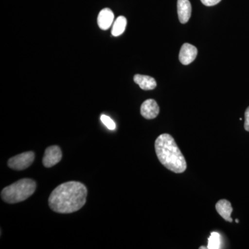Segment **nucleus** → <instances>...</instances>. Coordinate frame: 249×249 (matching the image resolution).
Instances as JSON below:
<instances>
[{
	"mask_svg": "<svg viewBox=\"0 0 249 249\" xmlns=\"http://www.w3.org/2000/svg\"><path fill=\"white\" fill-rule=\"evenodd\" d=\"M88 189L78 181L62 183L52 191L49 198V207L58 213H72L85 204Z\"/></svg>",
	"mask_w": 249,
	"mask_h": 249,
	"instance_id": "f257e3e1",
	"label": "nucleus"
},
{
	"mask_svg": "<svg viewBox=\"0 0 249 249\" xmlns=\"http://www.w3.org/2000/svg\"><path fill=\"white\" fill-rule=\"evenodd\" d=\"M155 147L159 160L167 169L175 173H182L186 170V160L171 135L160 134L156 140Z\"/></svg>",
	"mask_w": 249,
	"mask_h": 249,
	"instance_id": "f03ea898",
	"label": "nucleus"
},
{
	"mask_svg": "<svg viewBox=\"0 0 249 249\" xmlns=\"http://www.w3.org/2000/svg\"><path fill=\"white\" fill-rule=\"evenodd\" d=\"M36 183L31 178H22L1 191V197L5 202L16 204L26 200L35 193Z\"/></svg>",
	"mask_w": 249,
	"mask_h": 249,
	"instance_id": "7ed1b4c3",
	"label": "nucleus"
},
{
	"mask_svg": "<svg viewBox=\"0 0 249 249\" xmlns=\"http://www.w3.org/2000/svg\"><path fill=\"white\" fill-rule=\"evenodd\" d=\"M34 160H35L34 152H26L10 159L8 160V165L13 170H25L32 164Z\"/></svg>",
	"mask_w": 249,
	"mask_h": 249,
	"instance_id": "20e7f679",
	"label": "nucleus"
},
{
	"mask_svg": "<svg viewBox=\"0 0 249 249\" xmlns=\"http://www.w3.org/2000/svg\"><path fill=\"white\" fill-rule=\"evenodd\" d=\"M61 149L57 145L47 147L45 150L42 163L46 168H51L56 165L62 160Z\"/></svg>",
	"mask_w": 249,
	"mask_h": 249,
	"instance_id": "39448f33",
	"label": "nucleus"
},
{
	"mask_svg": "<svg viewBox=\"0 0 249 249\" xmlns=\"http://www.w3.org/2000/svg\"><path fill=\"white\" fill-rule=\"evenodd\" d=\"M197 53V49L195 46L189 43H185L180 49L178 58L183 65H190L196 60Z\"/></svg>",
	"mask_w": 249,
	"mask_h": 249,
	"instance_id": "423d86ee",
	"label": "nucleus"
},
{
	"mask_svg": "<svg viewBox=\"0 0 249 249\" xmlns=\"http://www.w3.org/2000/svg\"><path fill=\"white\" fill-rule=\"evenodd\" d=\"M141 114L145 119H155L160 114V107L155 100H146L142 105Z\"/></svg>",
	"mask_w": 249,
	"mask_h": 249,
	"instance_id": "0eeeda50",
	"label": "nucleus"
},
{
	"mask_svg": "<svg viewBox=\"0 0 249 249\" xmlns=\"http://www.w3.org/2000/svg\"><path fill=\"white\" fill-rule=\"evenodd\" d=\"M192 6L189 0H178V14L181 24H186L191 18Z\"/></svg>",
	"mask_w": 249,
	"mask_h": 249,
	"instance_id": "6e6552de",
	"label": "nucleus"
},
{
	"mask_svg": "<svg viewBox=\"0 0 249 249\" xmlns=\"http://www.w3.org/2000/svg\"><path fill=\"white\" fill-rule=\"evenodd\" d=\"M114 15L111 9L106 8L101 10L98 17V24L103 30H107L114 22Z\"/></svg>",
	"mask_w": 249,
	"mask_h": 249,
	"instance_id": "1a4fd4ad",
	"label": "nucleus"
},
{
	"mask_svg": "<svg viewBox=\"0 0 249 249\" xmlns=\"http://www.w3.org/2000/svg\"><path fill=\"white\" fill-rule=\"evenodd\" d=\"M215 208L218 213L220 214L226 221L229 222H232V218L231 217L232 212V208L231 202L226 199H222L216 204Z\"/></svg>",
	"mask_w": 249,
	"mask_h": 249,
	"instance_id": "9d476101",
	"label": "nucleus"
},
{
	"mask_svg": "<svg viewBox=\"0 0 249 249\" xmlns=\"http://www.w3.org/2000/svg\"><path fill=\"white\" fill-rule=\"evenodd\" d=\"M134 81L142 90H152L157 87V82L151 76L137 74L134 76Z\"/></svg>",
	"mask_w": 249,
	"mask_h": 249,
	"instance_id": "9b49d317",
	"label": "nucleus"
},
{
	"mask_svg": "<svg viewBox=\"0 0 249 249\" xmlns=\"http://www.w3.org/2000/svg\"><path fill=\"white\" fill-rule=\"evenodd\" d=\"M126 26H127L126 18L124 16H119L114 23L111 34L116 37L121 36L125 30Z\"/></svg>",
	"mask_w": 249,
	"mask_h": 249,
	"instance_id": "f8f14e48",
	"label": "nucleus"
},
{
	"mask_svg": "<svg viewBox=\"0 0 249 249\" xmlns=\"http://www.w3.org/2000/svg\"><path fill=\"white\" fill-rule=\"evenodd\" d=\"M221 248L220 235L217 232H211L209 238L207 249H219Z\"/></svg>",
	"mask_w": 249,
	"mask_h": 249,
	"instance_id": "ddd939ff",
	"label": "nucleus"
},
{
	"mask_svg": "<svg viewBox=\"0 0 249 249\" xmlns=\"http://www.w3.org/2000/svg\"><path fill=\"white\" fill-rule=\"evenodd\" d=\"M101 120L102 121L103 124L107 127L108 129H110V130H114L116 128V124L114 123V121L111 119L109 116L104 115H101Z\"/></svg>",
	"mask_w": 249,
	"mask_h": 249,
	"instance_id": "4468645a",
	"label": "nucleus"
},
{
	"mask_svg": "<svg viewBox=\"0 0 249 249\" xmlns=\"http://www.w3.org/2000/svg\"><path fill=\"white\" fill-rule=\"evenodd\" d=\"M222 0H201V3L206 6H213L219 4Z\"/></svg>",
	"mask_w": 249,
	"mask_h": 249,
	"instance_id": "2eb2a0df",
	"label": "nucleus"
},
{
	"mask_svg": "<svg viewBox=\"0 0 249 249\" xmlns=\"http://www.w3.org/2000/svg\"><path fill=\"white\" fill-rule=\"evenodd\" d=\"M245 128L247 132H249V107L245 111Z\"/></svg>",
	"mask_w": 249,
	"mask_h": 249,
	"instance_id": "dca6fc26",
	"label": "nucleus"
},
{
	"mask_svg": "<svg viewBox=\"0 0 249 249\" xmlns=\"http://www.w3.org/2000/svg\"><path fill=\"white\" fill-rule=\"evenodd\" d=\"M207 249V247H199V249Z\"/></svg>",
	"mask_w": 249,
	"mask_h": 249,
	"instance_id": "f3484780",
	"label": "nucleus"
},
{
	"mask_svg": "<svg viewBox=\"0 0 249 249\" xmlns=\"http://www.w3.org/2000/svg\"><path fill=\"white\" fill-rule=\"evenodd\" d=\"M235 222H237V223H239V220H238V219H236Z\"/></svg>",
	"mask_w": 249,
	"mask_h": 249,
	"instance_id": "a211bd4d",
	"label": "nucleus"
}]
</instances>
